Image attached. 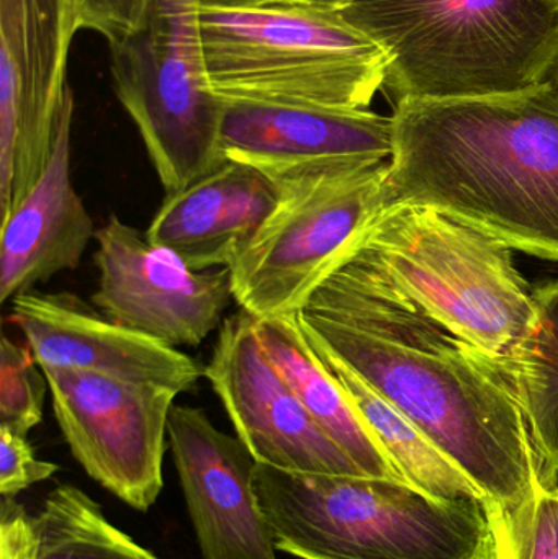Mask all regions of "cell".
Here are the masks:
<instances>
[{
	"mask_svg": "<svg viewBox=\"0 0 558 559\" xmlns=\"http://www.w3.org/2000/svg\"><path fill=\"white\" fill-rule=\"evenodd\" d=\"M511 251L439 210L393 205L380 210L353 252L429 318L500 365L539 319L536 292L514 267Z\"/></svg>",
	"mask_w": 558,
	"mask_h": 559,
	"instance_id": "cell-6",
	"label": "cell"
},
{
	"mask_svg": "<svg viewBox=\"0 0 558 559\" xmlns=\"http://www.w3.org/2000/svg\"><path fill=\"white\" fill-rule=\"evenodd\" d=\"M549 87L553 88L554 94H556V97L558 98V62L556 64V68H554L553 75H550Z\"/></svg>",
	"mask_w": 558,
	"mask_h": 559,
	"instance_id": "cell-29",
	"label": "cell"
},
{
	"mask_svg": "<svg viewBox=\"0 0 558 559\" xmlns=\"http://www.w3.org/2000/svg\"><path fill=\"white\" fill-rule=\"evenodd\" d=\"M10 302V322L41 368L91 371L179 394L203 377L202 365L179 348L121 328L72 293L28 292Z\"/></svg>",
	"mask_w": 558,
	"mask_h": 559,
	"instance_id": "cell-15",
	"label": "cell"
},
{
	"mask_svg": "<svg viewBox=\"0 0 558 559\" xmlns=\"http://www.w3.org/2000/svg\"><path fill=\"white\" fill-rule=\"evenodd\" d=\"M300 321L472 479L490 522L523 511L543 476L497 361L429 318L356 252L311 295Z\"/></svg>",
	"mask_w": 558,
	"mask_h": 559,
	"instance_id": "cell-1",
	"label": "cell"
},
{
	"mask_svg": "<svg viewBox=\"0 0 558 559\" xmlns=\"http://www.w3.org/2000/svg\"><path fill=\"white\" fill-rule=\"evenodd\" d=\"M287 2L301 3V5L317 7V9L341 10L356 0H287Z\"/></svg>",
	"mask_w": 558,
	"mask_h": 559,
	"instance_id": "cell-27",
	"label": "cell"
},
{
	"mask_svg": "<svg viewBox=\"0 0 558 559\" xmlns=\"http://www.w3.org/2000/svg\"><path fill=\"white\" fill-rule=\"evenodd\" d=\"M92 305L121 328L170 347H199L223 324L233 298L229 269L190 271L117 215L95 233Z\"/></svg>",
	"mask_w": 558,
	"mask_h": 559,
	"instance_id": "cell-11",
	"label": "cell"
},
{
	"mask_svg": "<svg viewBox=\"0 0 558 559\" xmlns=\"http://www.w3.org/2000/svg\"><path fill=\"white\" fill-rule=\"evenodd\" d=\"M0 559H36L35 518L15 498L0 504Z\"/></svg>",
	"mask_w": 558,
	"mask_h": 559,
	"instance_id": "cell-26",
	"label": "cell"
},
{
	"mask_svg": "<svg viewBox=\"0 0 558 559\" xmlns=\"http://www.w3.org/2000/svg\"><path fill=\"white\" fill-rule=\"evenodd\" d=\"M43 371L75 462L134 511H150L163 491L167 423L179 393L91 371Z\"/></svg>",
	"mask_w": 558,
	"mask_h": 559,
	"instance_id": "cell-9",
	"label": "cell"
},
{
	"mask_svg": "<svg viewBox=\"0 0 558 559\" xmlns=\"http://www.w3.org/2000/svg\"><path fill=\"white\" fill-rule=\"evenodd\" d=\"M387 173L382 160L282 183L281 202L228 267L239 309L300 312L379 215Z\"/></svg>",
	"mask_w": 558,
	"mask_h": 559,
	"instance_id": "cell-8",
	"label": "cell"
},
{
	"mask_svg": "<svg viewBox=\"0 0 558 559\" xmlns=\"http://www.w3.org/2000/svg\"><path fill=\"white\" fill-rule=\"evenodd\" d=\"M336 12L387 52L393 105L518 94L558 62V0H356Z\"/></svg>",
	"mask_w": 558,
	"mask_h": 559,
	"instance_id": "cell-3",
	"label": "cell"
},
{
	"mask_svg": "<svg viewBox=\"0 0 558 559\" xmlns=\"http://www.w3.org/2000/svg\"><path fill=\"white\" fill-rule=\"evenodd\" d=\"M278 551L300 559H498L484 504L439 501L400 479L290 473L258 463Z\"/></svg>",
	"mask_w": 558,
	"mask_h": 559,
	"instance_id": "cell-4",
	"label": "cell"
},
{
	"mask_svg": "<svg viewBox=\"0 0 558 559\" xmlns=\"http://www.w3.org/2000/svg\"><path fill=\"white\" fill-rule=\"evenodd\" d=\"M167 439L203 559H278L245 442L182 404L170 409Z\"/></svg>",
	"mask_w": 558,
	"mask_h": 559,
	"instance_id": "cell-14",
	"label": "cell"
},
{
	"mask_svg": "<svg viewBox=\"0 0 558 559\" xmlns=\"http://www.w3.org/2000/svg\"><path fill=\"white\" fill-rule=\"evenodd\" d=\"M281 197L277 180L248 164L225 159L183 189L167 193L144 235L190 271L228 269Z\"/></svg>",
	"mask_w": 558,
	"mask_h": 559,
	"instance_id": "cell-16",
	"label": "cell"
},
{
	"mask_svg": "<svg viewBox=\"0 0 558 559\" xmlns=\"http://www.w3.org/2000/svg\"><path fill=\"white\" fill-rule=\"evenodd\" d=\"M533 334L498 367L526 417L546 485L558 479V282L536 289Z\"/></svg>",
	"mask_w": 558,
	"mask_h": 559,
	"instance_id": "cell-20",
	"label": "cell"
},
{
	"mask_svg": "<svg viewBox=\"0 0 558 559\" xmlns=\"http://www.w3.org/2000/svg\"><path fill=\"white\" fill-rule=\"evenodd\" d=\"M206 79L223 102L369 110L387 52L336 10L287 0L200 5Z\"/></svg>",
	"mask_w": 558,
	"mask_h": 559,
	"instance_id": "cell-5",
	"label": "cell"
},
{
	"mask_svg": "<svg viewBox=\"0 0 558 559\" xmlns=\"http://www.w3.org/2000/svg\"><path fill=\"white\" fill-rule=\"evenodd\" d=\"M153 0H75L81 29L98 33L108 45L121 41L143 25Z\"/></svg>",
	"mask_w": 558,
	"mask_h": 559,
	"instance_id": "cell-25",
	"label": "cell"
},
{
	"mask_svg": "<svg viewBox=\"0 0 558 559\" xmlns=\"http://www.w3.org/2000/svg\"><path fill=\"white\" fill-rule=\"evenodd\" d=\"M223 157L278 183L389 160L393 118L372 110L301 105L223 104Z\"/></svg>",
	"mask_w": 558,
	"mask_h": 559,
	"instance_id": "cell-13",
	"label": "cell"
},
{
	"mask_svg": "<svg viewBox=\"0 0 558 559\" xmlns=\"http://www.w3.org/2000/svg\"><path fill=\"white\" fill-rule=\"evenodd\" d=\"M490 524L498 559H558V485L541 483L523 511Z\"/></svg>",
	"mask_w": 558,
	"mask_h": 559,
	"instance_id": "cell-23",
	"label": "cell"
},
{
	"mask_svg": "<svg viewBox=\"0 0 558 559\" xmlns=\"http://www.w3.org/2000/svg\"><path fill=\"white\" fill-rule=\"evenodd\" d=\"M79 29L75 0H0V223L48 167Z\"/></svg>",
	"mask_w": 558,
	"mask_h": 559,
	"instance_id": "cell-10",
	"label": "cell"
},
{
	"mask_svg": "<svg viewBox=\"0 0 558 559\" xmlns=\"http://www.w3.org/2000/svg\"><path fill=\"white\" fill-rule=\"evenodd\" d=\"M59 472L55 463L43 462L22 433L0 426V495L15 498L23 489L46 481Z\"/></svg>",
	"mask_w": 558,
	"mask_h": 559,
	"instance_id": "cell-24",
	"label": "cell"
},
{
	"mask_svg": "<svg viewBox=\"0 0 558 559\" xmlns=\"http://www.w3.org/2000/svg\"><path fill=\"white\" fill-rule=\"evenodd\" d=\"M307 332V331H305ZM308 335V334H307ZM328 370L336 377L347 396L372 430L402 478L439 501H477L482 492L472 479L451 462L412 420L370 388L353 368L308 335Z\"/></svg>",
	"mask_w": 558,
	"mask_h": 559,
	"instance_id": "cell-19",
	"label": "cell"
},
{
	"mask_svg": "<svg viewBox=\"0 0 558 559\" xmlns=\"http://www.w3.org/2000/svg\"><path fill=\"white\" fill-rule=\"evenodd\" d=\"M256 331L269 360L297 394L311 419L349 456L364 476L405 481L379 440L311 345L300 312L256 318Z\"/></svg>",
	"mask_w": 558,
	"mask_h": 559,
	"instance_id": "cell-18",
	"label": "cell"
},
{
	"mask_svg": "<svg viewBox=\"0 0 558 559\" xmlns=\"http://www.w3.org/2000/svg\"><path fill=\"white\" fill-rule=\"evenodd\" d=\"M35 528L36 559H159L118 531L97 502L71 485L46 496Z\"/></svg>",
	"mask_w": 558,
	"mask_h": 559,
	"instance_id": "cell-21",
	"label": "cell"
},
{
	"mask_svg": "<svg viewBox=\"0 0 558 559\" xmlns=\"http://www.w3.org/2000/svg\"><path fill=\"white\" fill-rule=\"evenodd\" d=\"M203 377L225 406L236 437L261 465L290 473L364 476L311 419L269 360L256 318L245 309L219 325Z\"/></svg>",
	"mask_w": 558,
	"mask_h": 559,
	"instance_id": "cell-12",
	"label": "cell"
},
{
	"mask_svg": "<svg viewBox=\"0 0 558 559\" xmlns=\"http://www.w3.org/2000/svg\"><path fill=\"white\" fill-rule=\"evenodd\" d=\"M111 81L167 193L225 160L223 102L206 79L200 0H153L143 25L110 45Z\"/></svg>",
	"mask_w": 558,
	"mask_h": 559,
	"instance_id": "cell-7",
	"label": "cell"
},
{
	"mask_svg": "<svg viewBox=\"0 0 558 559\" xmlns=\"http://www.w3.org/2000/svg\"><path fill=\"white\" fill-rule=\"evenodd\" d=\"M272 0H200L202 7H254Z\"/></svg>",
	"mask_w": 558,
	"mask_h": 559,
	"instance_id": "cell-28",
	"label": "cell"
},
{
	"mask_svg": "<svg viewBox=\"0 0 558 559\" xmlns=\"http://www.w3.org/2000/svg\"><path fill=\"white\" fill-rule=\"evenodd\" d=\"M74 95L66 91L56 120L51 156L41 179L0 223V301L81 264L95 239L94 219L72 186L71 133Z\"/></svg>",
	"mask_w": 558,
	"mask_h": 559,
	"instance_id": "cell-17",
	"label": "cell"
},
{
	"mask_svg": "<svg viewBox=\"0 0 558 559\" xmlns=\"http://www.w3.org/2000/svg\"><path fill=\"white\" fill-rule=\"evenodd\" d=\"M382 210H439L510 249L558 261V98L549 84L498 97L393 105Z\"/></svg>",
	"mask_w": 558,
	"mask_h": 559,
	"instance_id": "cell-2",
	"label": "cell"
},
{
	"mask_svg": "<svg viewBox=\"0 0 558 559\" xmlns=\"http://www.w3.org/2000/svg\"><path fill=\"white\" fill-rule=\"evenodd\" d=\"M48 391L45 371L32 348L3 335L0 345V426L28 436L29 430L41 424Z\"/></svg>",
	"mask_w": 558,
	"mask_h": 559,
	"instance_id": "cell-22",
	"label": "cell"
}]
</instances>
